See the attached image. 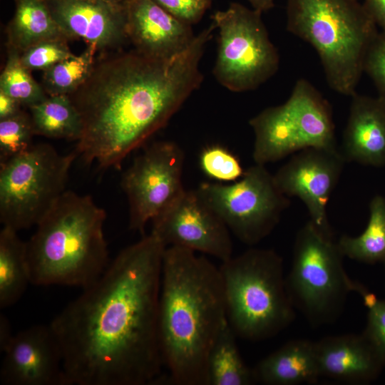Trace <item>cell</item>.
<instances>
[{
  "mask_svg": "<svg viewBox=\"0 0 385 385\" xmlns=\"http://www.w3.org/2000/svg\"><path fill=\"white\" fill-rule=\"evenodd\" d=\"M165 247L151 232L124 248L52 320L68 385H148L162 379L158 307Z\"/></svg>",
  "mask_w": 385,
  "mask_h": 385,
  "instance_id": "6da1fadb",
  "label": "cell"
},
{
  "mask_svg": "<svg viewBox=\"0 0 385 385\" xmlns=\"http://www.w3.org/2000/svg\"><path fill=\"white\" fill-rule=\"evenodd\" d=\"M215 29L212 23L170 58L135 49L102 53L86 81L68 95L82 121L78 155L86 163L118 168L163 128L201 85L200 63Z\"/></svg>",
  "mask_w": 385,
  "mask_h": 385,
  "instance_id": "7a4b0ae2",
  "label": "cell"
},
{
  "mask_svg": "<svg viewBox=\"0 0 385 385\" xmlns=\"http://www.w3.org/2000/svg\"><path fill=\"white\" fill-rule=\"evenodd\" d=\"M227 322L219 268L195 252L166 247L158 332L163 365L178 385H207L210 349Z\"/></svg>",
  "mask_w": 385,
  "mask_h": 385,
  "instance_id": "3957f363",
  "label": "cell"
},
{
  "mask_svg": "<svg viewBox=\"0 0 385 385\" xmlns=\"http://www.w3.org/2000/svg\"><path fill=\"white\" fill-rule=\"evenodd\" d=\"M106 211L89 195L66 191L27 243L31 284L83 289L108 266Z\"/></svg>",
  "mask_w": 385,
  "mask_h": 385,
  "instance_id": "277c9868",
  "label": "cell"
},
{
  "mask_svg": "<svg viewBox=\"0 0 385 385\" xmlns=\"http://www.w3.org/2000/svg\"><path fill=\"white\" fill-rule=\"evenodd\" d=\"M287 30L316 50L329 87L353 96L377 26L359 0H287Z\"/></svg>",
  "mask_w": 385,
  "mask_h": 385,
  "instance_id": "5b68a950",
  "label": "cell"
},
{
  "mask_svg": "<svg viewBox=\"0 0 385 385\" xmlns=\"http://www.w3.org/2000/svg\"><path fill=\"white\" fill-rule=\"evenodd\" d=\"M227 319L237 337L262 341L294 320L282 257L273 250L250 248L222 262Z\"/></svg>",
  "mask_w": 385,
  "mask_h": 385,
  "instance_id": "8992f818",
  "label": "cell"
},
{
  "mask_svg": "<svg viewBox=\"0 0 385 385\" xmlns=\"http://www.w3.org/2000/svg\"><path fill=\"white\" fill-rule=\"evenodd\" d=\"M344 257L332 235L310 220L297 232L287 288L294 308L313 327L335 322L353 292L354 281L345 272Z\"/></svg>",
  "mask_w": 385,
  "mask_h": 385,
  "instance_id": "52a82bcc",
  "label": "cell"
},
{
  "mask_svg": "<svg viewBox=\"0 0 385 385\" xmlns=\"http://www.w3.org/2000/svg\"><path fill=\"white\" fill-rule=\"evenodd\" d=\"M256 164L276 162L309 148H337L329 102L304 78L299 79L283 104L251 118Z\"/></svg>",
  "mask_w": 385,
  "mask_h": 385,
  "instance_id": "ba28073f",
  "label": "cell"
},
{
  "mask_svg": "<svg viewBox=\"0 0 385 385\" xmlns=\"http://www.w3.org/2000/svg\"><path fill=\"white\" fill-rule=\"evenodd\" d=\"M78 156L61 155L51 145H33L0 164V221L16 231L44 217L66 191L68 173Z\"/></svg>",
  "mask_w": 385,
  "mask_h": 385,
  "instance_id": "9c48e42d",
  "label": "cell"
},
{
  "mask_svg": "<svg viewBox=\"0 0 385 385\" xmlns=\"http://www.w3.org/2000/svg\"><path fill=\"white\" fill-rule=\"evenodd\" d=\"M262 13L231 3L212 16L218 29L216 80L233 92L258 88L277 71L279 57L261 18Z\"/></svg>",
  "mask_w": 385,
  "mask_h": 385,
  "instance_id": "30bf717a",
  "label": "cell"
},
{
  "mask_svg": "<svg viewBox=\"0 0 385 385\" xmlns=\"http://www.w3.org/2000/svg\"><path fill=\"white\" fill-rule=\"evenodd\" d=\"M195 190L229 230L250 246L272 232L290 205L273 175L256 163L232 184L202 183Z\"/></svg>",
  "mask_w": 385,
  "mask_h": 385,
  "instance_id": "8fae6325",
  "label": "cell"
},
{
  "mask_svg": "<svg viewBox=\"0 0 385 385\" xmlns=\"http://www.w3.org/2000/svg\"><path fill=\"white\" fill-rule=\"evenodd\" d=\"M184 158L178 144L160 141L138 155L123 173L121 187L128 200L130 229L143 232L149 221L183 193Z\"/></svg>",
  "mask_w": 385,
  "mask_h": 385,
  "instance_id": "7c38bea8",
  "label": "cell"
},
{
  "mask_svg": "<svg viewBox=\"0 0 385 385\" xmlns=\"http://www.w3.org/2000/svg\"><path fill=\"white\" fill-rule=\"evenodd\" d=\"M152 233L165 247L176 246L213 256L232 257L230 230L195 190L179 198L153 220Z\"/></svg>",
  "mask_w": 385,
  "mask_h": 385,
  "instance_id": "4fadbf2b",
  "label": "cell"
},
{
  "mask_svg": "<svg viewBox=\"0 0 385 385\" xmlns=\"http://www.w3.org/2000/svg\"><path fill=\"white\" fill-rule=\"evenodd\" d=\"M345 163L338 148H309L294 153L273 178L284 195L302 201L317 227L332 235L327 206Z\"/></svg>",
  "mask_w": 385,
  "mask_h": 385,
  "instance_id": "5bb4252c",
  "label": "cell"
},
{
  "mask_svg": "<svg viewBox=\"0 0 385 385\" xmlns=\"http://www.w3.org/2000/svg\"><path fill=\"white\" fill-rule=\"evenodd\" d=\"M1 351V384L68 385L61 348L50 324L35 325L18 332Z\"/></svg>",
  "mask_w": 385,
  "mask_h": 385,
  "instance_id": "9a60e30c",
  "label": "cell"
},
{
  "mask_svg": "<svg viewBox=\"0 0 385 385\" xmlns=\"http://www.w3.org/2000/svg\"><path fill=\"white\" fill-rule=\"evenodd\" d=\"M43 1L68 40L81 38L101 53L118 51L129 41L126 1Z\"/></svg>",
  "mask_w": 385,
  "mask_h": 385,
  "instance_id": "2e32d148",
  "label": "cell"
},
{
  "mask_svg": "<svg viewBox=\"0 0 385 385\" xmlns=\"http://www.w3.org/2000/svg\"><path fill=\"white\" fill-rule=\"evenodd\" d=\"M127 35L139 53L155 58H173L185 51L195 38L190 25L153 0H127Z\"/></svg>",
  "mask_w": 385,
  "mask_h": 385,
  "instance_id": "e0dca14e",
  "label": "cell"
},
{
  "mask_svg": "<svg viewBox=\"0 0 385 385\" xmlns=\"http://www.w3.org/2000/svg\"><path fill=\"white\" fill-rule=\"evenodd\" d=\"M340 150L346 162L385 165V101L355 93Z\"/></svg>",
  "mask_w": 385,
  "mask_h": 385,
  "instance_id": "ac0fdd59",
  "label": "cell"
},
{
  "mask_svg": "<svg viewBox=\"0 0 385 385\" xmlns=\"http://www.w3.org/2000/svg\"><path fill=\"white\" fill-rule=\"evenodd\" d=\"M315 349L320 376L329 379L365 384L384 366L362 334L326 337L315 342Z\"/></svg>",
  "mask_w": 385,
  "mask_h": 385,
  "instance_id": "d6986e66",
  "label": "cell"
},
{
  "mask_svg": "<svg viewBox=\"0 0 385 385\" xmlns=\"http://www.w3.org/2000/svg\"><path fill=\"white\" fill-rule=\"evenodd\" d=\"M252 371L255 382L263 384H314L321 376L315 342L289 341L260 361Z\"/></svg>",
  "mask_w": 385,
  "mask_h": 385,
  "instance_id": "ffe728a7",
  "label": "cell"
},
{
  "mask_svg": "<svg viewBox=\"0 0 385 385\" xmlns=\"http://www.w3.org/2000/svg\"><path fill=\"white\" fill-rule=\"evenodd\" d=\"M6 46L21 54L41 41L68 38L53 19L43 0H15L13 18L6 29Z\"/></svg>",
  "mask_w": 385,
  "mask_h": 385,
  "instance_id": "44dd1931",
  "label": "cell"
},
{
  "mask_svg": "<svg viewBox=\"0 0 385 385\" xmlns=\"http://www.w3.org/2000/svg\"><path fill=\"white\" fill-rule=\"evenodd\" d=\"M16 230L3 226L0 232V307L14 304L31 283L27 243Z\"/></svg>",
  "mask_w": 385,
  "mask_h": 385,
  "instance_id": "7402d4cb",
  "label": "cell"
},
{
  "mask_svg": "<svg viewBox=\"0 0 385 385\" xmlns=\"http://www.w3.org/2000/svg\"><path fill=\"white\" fill-rule=\"evenodd\" d=\"M236 337L227 322L209 352L207 385H250L255 382L252 369L240 355Z\"/></svg>",
  "mask_w": 385,
  "mask_h": 385,
  "instance_id": "603a6c76",
  "label": "cell"
},
{
  "mask_svg": "<svg viewBox=\"0 0 385 385\" xmlns=\"http://www.w3.org/2000/svg\"><path fill=\"white\" fill-rule=\"evenodd\" d=\"M29 108L35 135L77 141L81 138V118L68 95L48 96Z\"/></svg>",
  "mask_w": 385,
  "mask_h": 385,
  "instance_id": "cb8c5ba5",
  "label": "cell"
},
{
  "mask_svg": "<svg viewBox=\"0 0 385 385\" xmlns=\"http://www.w3.org/2000/svg\"><path fill=\"white\" fill-rule=\"evenodd\" d=\"M343 255L367 263H385V197L375 195L369 203V217L357 237L342 235L337 241Z\"/></svg>",
  "mask_w": 385,
  "mask_h": 385,
  "instance_id": "d4e9b609",
  "label": "cell"
},
{
  "mask_svg": "<svg viewBox=\"0 0 385 385\" xmlns=\"http://www.w3.org/2000/svg\"><path fill=\"white\" fill-rule=\"evenodd\" d=\"M93 45L43 71L41 85L48 96L70 95L88 78L95 63Z\"/></svg>",
  "mask_w": 385,
  "mask_h": 385,
  "instance_id": "484cf974",
  "label": "cell"
},
{
  "mask_svg": "<svg viewBox=\"0 0 385 385\" xmlns=\"http://www.w3.org/2000/svg\"><path fill=\"white\" fill-rule=\"evenodd\" d=\"M0 91L28 108L45 100L48 95L21 61V53L7 46L5 66L0 76Z\"/></svg>",
  "mask_w": 385,
  "mask_h": 385,
  "instance_id": "4316f807",
  "label": "cell"
},
{
  "mask_svg": "<svg viewBox=\"0 0 385 385\" xmlns=\"http://www.w3.org/2000/svg\"><path fill=\"white\" fill-rule=\"evenodd\" d=\"M30 114H18L0 120V164L16 157L33 146L34 135Z\"/></svg>",
  "mask_w": 385,
  "mask_h": 385,
  "instance_id": "83f0119b",
  "label": "cell"
},
{
  "mask_svg": "<svg viewBox=\"0 0 385 385\" xmlns=\"http://www.w3.org/2000/svg\"><path fill=\"white\" fill-rule=\"evenodd\" d=\"M200 165L205 174L222 182H235L245 173L239 159L220 145L205 148L200 156Z\"/></svg>",
  "mask_w": 385,
  "mask_h": 385,
  "instance_id": "f1b7e54d",
  "label": "cell"
},
{
  "mask_svg": "<svg viewBox=\"0 0 385 385\" xmlns=\"http://www.w3.org/2000/svg\"><path fill=\"white\" fill-rule=\"evenodd\" d=\"M68 41L65 38H54L36 43L21 54V63L31 71H43L75 55L71 51Z\"/></svg>",
  "mask_w": 385,
  "mask_h": 385,
  "instance_id": "f546056e",
  "label": "cell"
},
{
  "mask_svg": "<svg viewBox=\"0 0 385 385\" xmlns=\"http://www.w3.org/2000/svg\"><path fill=\"white\" fill-rule=\"evenodd\" d=\"M368 308L367 322L362 334L376 351L385 366V300L372 292L363 297Z\"/></svg>",
  "mask_w": 385,
  "mask_h": 385,
  "instance_id": "4dcf8cb0",
  "label": "cell"
},
{
  "mask_svg": "<svg viewBox=\"0 0 385 385\" xmlns=\"http://www.w3.org/2000/svg\"><path fill=\"white\" fill-rule=\"evenodd\" d=\"M364 71L375 84L378 97L385 101V34L378 32L367 51Z\"/></svg>",
  "mask_w": 385,
  "mask_h": 385,
  "instance_id": "1f68e13d",
  "label": "cell"
},
{
  "mask_svg": "<svg viewBox=\"0 0 385 385\" xmlns=\"http://www.w3.org/2000/svg\"><path fill=\"white\" fill-rule=\"evenodd\" d=\"M179 21L192 26L198 22L212 0H153Z\"/></svg>",
  "mask_w": 385,
  "mask_h": 385,
  "instance_id": "d6a6232c",
  "label": "cell"
},
{
  "mask_svg": "<svg viewBox=\"0 0 385 385\" xmlns=\"http://www.w3.org/2000/svg\"><path fill=\"white\" fill-rule=\"evenodd\" d=\"M364 9L385 34V0H364Z\"/></svg>",
  "mask_w": 385,
  "mask_h": 385,
  "instance_id": "836d02e7",
  "label": "cell"
},
{
  "mask_svg": "<svg viewBox=\"0 0 385 385\" xmlns=\"http://www.w3.org/2000/svg\"><path fill=\"white\" fill-rule=\"evenodd\" d=\"M22 106L19 101L0 91V120L18 114Z\"/></svg>",
  "mask_w": 385,
  "mask_h": 385,
  "instance_id": "e575fe53",
  "label": "cell"
},
{
  "mask_svg": "<svg viewBox=\"0 0 385 385\" xmlns=\"http://www.w3.org/2000/svg\"><path fill=\"white\" fill-rule=\"evenodd\" d=\"M13 334L9 320L2 314L0 318V349L2 351L9 343Z\"/></svg>",
  "mask_w": 385,
  "mask_h": 385,
  "instance_id": "d590c367",
  "label": "cell"
},
{
  "mask_svg": "<svg viewBox=\"0 0 385 385\" xmlns=\"http://www.w3.org/2000/svg\"><path fill=\"white\" fill-rule=\"evenodd\" d=\"M252 9L261 13L267 11L274 7V0H247Z\"/></svg>",
  "mask_w": 385,
  "mask_h": 385,
  "instance_id": "8d00e7d4",
  "label": "cell"
},
{
  "mask_svg": "<svg viewBox=\"0 0 385 385\" xmlns=\"http://www.w3.org/2000/svg\"><path fill=\"white\" fill-rule=\"evenodd\" d=\"M88 1H104L108 3L113 4H120L126 1L127 0H88Z\"/></svg>",
  "mask_w": 385,
  "mask_h": 385,
  "instance_id": "74e56055",
  "label": "cell"
},
{
  "mask_svg": "<svg viewBox=\"0 0 385 385\" xmlns=\"http://www.w3.org/2000/svg\"><path fill=\"white\" fill-rule=\"evenodd\" d=\"M384 266H385V263H384Z\"/></svg>",
  "mask_w": 385,
  "mask_h": 385,
  "instance_id": "f35d334b",
  "label": "cell"
}]
</instances>
